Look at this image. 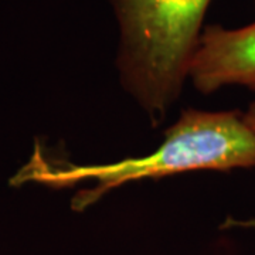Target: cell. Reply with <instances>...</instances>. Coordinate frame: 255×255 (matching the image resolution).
I'll list each match as a JSON object with an SVG mask.
<instances>
[{
    "instance_id": "1",
    "label": "cell",
    "mask_w": 255,
    "mask_h": 255,
    "mask_svg": "<svg viewBox=\"0 0 255 255\" xmlns=\"http://www.w3.org/2000/svg\"><path fill=\"white\" fill-rule=\"evenodd\" d=\"M255 167V133L236 111L186 110L164 132L163 142L149 155L102 164L55 163L38 150L11 180L36 182L51 187L92 183L71 200V209L84 211L124 184L196 170Z\"/></svg>"
},
{
    "instance_id": "6",
    "label": "cell",
    "mask_w": 255,
    "mask_h": 255,
    "mask_svg": "<svg viewBox=\"0 0 255 255\" xmlns=\"http://www.w3.org/2000/svg\"><path fill=\"white\" fill-rule=\"evenodd\" d=\"M254 1H255V0H254Z\"/></svg>"
},
{
    "instance_id": "2",
    "label": "cell",
    "mask_w": 255,
    "mask_h": 255,
    "mask_svg": "<svg viewBox=\"0 0 255 255\" xmlns=\"http://www.w3.org/2000/svg\"><path fill=\"white\" fill-rule=\"evenodd\" d=\"M119 30V80L152 125L173 107L213 0H107Z\"/></svg>"
},
{
    "instance_id": "3",
    "label": "cell",
    "mask_w": 255,
    "mask_h": 255,
    "mask_svg": "<svg viewBox=\"0 0 255 255\" xmlns=\"http://www.w3.org/2000/svg\"><path fill=\"white\" fill-rule=\"evenodd\" d=\"M187 80L201 94L228 85H243L255 92V21L238 28L204 26Z\"/></svg>"
},
{
    "instance_id": "4",
    "label": "cell",
    "mask_w": 255,
    "mask_h": 255,
    "mask_svg": "<svg viewBox=\"0 0 255 255\" xmlns=\"http://www.w3.org/2000/svg\"><path fill=\"white\" fill-rule=\"evenodd\" d=\"M226 228H233V227H243V228H255V219L250 220H234V219H227L224 226Z\"/></svg>"
},
{
    "instance_id": "5",
    "label": "cell",
    "mask_w": 255,
    "mask_h": 255,
    "mask_svg": "<svg viewBox=\"0 0 255 255\" xmlns=\"http://www.w3.org/2000/svg\"><path fill=\"white\" fill-rule=\"evenodd\" d=\"M243 118L246 121L247 127L250 128V129L255 133V102L248 108V111H247L246 114L243 115Z\"/></svg>"
}]
</instances>
